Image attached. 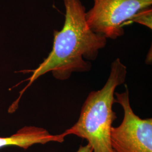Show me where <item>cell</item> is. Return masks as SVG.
I'll use <instances>...</instances> for the list:
<instances>
[{"instance_id": "1", "label": "cell", "mask_w": 152, "mask_h": 152, "mask_svg": "<svg viewBox=\"0 0 152 152\" xmlns=\"http://www.w3.org/2000/svg\"><path fill=\"white\" fill-rule=\"evenodd\" d=\"M65 20L60 31H54L51 51L38 67L28 72L32 75L27 81V86L15 103L18 104L22 94L40 76L51 72L57 80L69 79L74 72H86L91 69L90 61L98 58L99 51L107 45V38L94 32L85 19L86 9L80 0H63Z\"/></svg>"}, {"instance_id": "2", "label": "cell", "mask_w": 152, "mask_h": 152, "mask_svg": "<svg viewBox=\"0 0 152 152\" xmlns=\"http://www.w3.org/2000/svg\"><path fill=\"white\" fill-rule=\"evenodd\" d=\"M127 67L119 58L110 65L109 76L100 90L90 92L82 107L79 118L64 136L75 135L85 139L93 152H113L110 145V130L117 118L113 110L115 88L123 84L127 76Z\"/></svg>"}, {"instance_id": "3", "label": "cell", "mask_w": 152, "mask_h": 152, "mask_svg": "<svg viewBox=\"0 0 152 152\" xmlns=\"http://www.w3.org/2000/svg\"><path fill=\"white\" fill-rule=\"evenodd\" d=\"M114 102L124 110V118L110 130L113 152H152V118L141 119L131 107L128 88L122 93L115 92Z\"/></svg>"}, {"instance_id": "4", "label": "cell", "mask_w": 152, "mask_h": 152, "mask_svg": "<svg viewBox=\"0 0 152 152\" xmlns=\"http://www.w3.org/2000/svg\"><path fill=\"white\" fill-rule=\"evenodd\" d=\"M152 5V0H94V6L86 12L85 19L94 32L115 39L124 34V23Z\"/></svg>"}, {"instance_id": "5", "label": "cell", "mask_w": 152, "mask_h": 152, "mask_svg": "<svg viewBox=\"0 0 152 152\" xmlns=\"http://www.w3.org/2000/svg\"><path fill=\"white\" fill-rule=\"evenodd\" d=\"M65 136L63 133L60 135H51L46 129L34 127L26 126L9 137H0V149L6 147L15 146L27 149L33 145L45 144L49 142H62Z\"/></svg>"}, {"instance_id": "6", "label": "cell", "mask_w": 152, "mask_h": 152, "mask_svg": "<svg viewBox=\"0 0 152 152\" xmlns=\"http://www.w3.org/2000/svg\"><path fill=\"white\" fill-rule=\"evenodd\" d=\"M135 22L145 26L149 29L152 28V6L138 11L131 18L130 22Z\"/></svg>"}, {"instance_id": "7", "label": "cell", "mask_w": 152, "mask_h": 152, "mask_svg": "<svg viewBox=\"0 0 152 152\" xmlns=\"http://www.w3.org/2000/svg\"><path fill=\"white\" fill-rule=\"evenodd\" d=\"M76 152H93L92 147L88 143L85 146L81 145Z\"/></svg>"}]
</instances>
